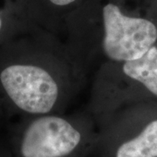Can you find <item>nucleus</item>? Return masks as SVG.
Here are the masks:
<instances>
[{
  "mask_svg": "<svg viewBox=\"0 0 157 157\" xmlns=\"http://www.w3.org/2000/svg\"><path fill=\"white\" fill-rule=\"evenodd\" d=\"M89 75L64 39L32 29L0 45V107L8 120L67 113Z\"/></svg>",
  "mask_w": 157,
  "mask_h": 157,
  "instance_id": "1",
  "label": "nucleus"
},
{
  "mask_svg": "<svg viewBox=\"0 0 157 157\" xmlns=\"http://www.w3.org/2000/svg\"><path fill=\"white\" fill-rule=\"evenodd\" d=\"M68 18L64 40L89 74L107 62L138 59L157 42V27L145 17L125 14L115 2Z\"/></svg>",
  "mask_w": 157,
  "mask_h": 157,
  "instance_id": "2",
  "label": "nucleus"
},
{
  "mask_svg": "<svg viewBox=\"0 0 157 157\" xmlns=\"http://www.w3.org/2000/svg\"><path fill=\"white\" fill-rule=\"evenodd\" d=\"M12 157H90L98 128L85 108L72 113L20 117L7 123Z\"/></svg>",
  "mask_w": 157,
  "mask_h": 157,
  "instance_id": "3",
  "label": "nucleus"
},
{
  "mask_svg": "<svg viewBox=\"0 0 157 157\" xmlns=\"http://www.w3.org/2000/svg\"><path fill=\"white\" fill-rule=\"evenodd\" d=\"M101 157H157V117L133 132L117 113L98 128L94 154Z\"/></svg>",
  "mask_w": 157,
  "mask_h": 157,
  "instance_id": "4",
  "label": "nucleus"
},
{
  "mask_svg": "<svg viewBox=\"0 0 157 157\" xmlns=\"http://www.w3.org/2000/svg\"><path fill=\"white\" fill-rule=\"evenodd\" d=\"M44 9L39 18L37 29L54 34L62 38L63 27L61 14L69 11V9L75 6L79 0H42Z\"/></svg>",
  "mask_w": 157,
  "mask_h": 157,
  "instance_id": "5",
  "label": "nucleus"
},
{
  "mask_svg": "<svg viewBox=\"0 0 157 157\" xmlns=\"http://www.w3.org/2000/svg\"><path fill=\"white\" fill-rule=\"evenodd\" d=\"M30 30L17 6H0V45Z\"/></svg>",
  "mask_w": 157,
  "mask_h": 157,
  "instance_id": "6",
  "label": "nucleus"
},
{
  "mask_svg": "<svg viewBox=\"0 0 157 157\" xmlns=\"http://www.w3.org/2000/svg\"><path fill=\"white\" fill-rule=\"evenodd\" d=\"M134 64L147 89L152 96L157 97V45H153L142 56L134 59Z\"/></svg>",
  "mask_w": 157,
  "mask_h": 157,
  "instance_id": "7",
  "label": "nucleus"
},
{
  "mask_svg": "<svg viewBox=\"0 0 157 157\" xmlns=\"http://www.w3.org/2000/svg\"><path fill=\"white\" fill-rule=\"evenodd\" d=\"M0 157H12L7 135H0Z\"/></svg>",
  "mask_w": 157,
  "mask_h": 157,
  "instance_id": "8",
  "label": "nucleus"
},
{
  "mask_svg": "<svg viewBox=\"0 0 157 157\" xmlns=\"http://www.w3.org/2000/svg\"><path fill=\"white\" fill-rule=\"evenodd\" d=\"M9 122V120L6 118V114L4 113V112L2 111L1 107H0V130L4 128L5 124L8 123Z\"/></svg>",
  "mask_w": 157,
  "mask_h": 157,
  "instance_id": "9",
  "label": "nucleus"
},
{
  "mask_svg": "<svg viewBox=\"0 0 157 157\" xmlns=\"http://www.w3.org/2000/svg\"><path fill=\"white\" fill-rule=\"evenodd\" d=\"M95 156L96 157H101V156H98V155H95Z\"/></svg>",
  "mask_w": 157,
  "mask_h": 157,
  "instance_id": "10",
  "label": "nucleus"
}]
</instances>
